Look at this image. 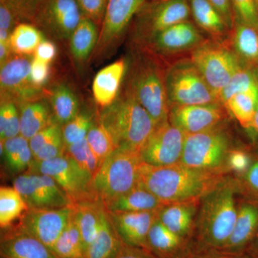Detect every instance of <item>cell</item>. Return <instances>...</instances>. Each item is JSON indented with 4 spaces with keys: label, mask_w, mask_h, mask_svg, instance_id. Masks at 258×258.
Wrapping results in <instances>:
<instances>
[{
    "label": "cell",
    "mask_w": 258,
    "mask_h": 258,
    "mask_svg": "<svg viewBox=\"0 0 258 258\" xmlns=\"http://www.w3.org/2000/svg\"><path fill=\"white\" fill-rule=\"evenodd\" d=\"M66 153H67V147L64 143L62 131L61 133L57 134L35 154L34 160L37 161L51 160L55 158L62 157Z\"/></svg>",
    "instance_id": "cell-45"
},
{
    "label": "cell",
    "mask_w": 258,
    "mask_h": 258,
    "mask_svg": "<svg viewBox=\"0 0 258 258\" xmlns=\"http://www.w3.org/2000/svg\"><path fill=\"white\" fill-rule=\"evenodd\" d=\"M208 39L196 24L186 20L163 30L141 45L132 47L142 49L169 64L178 59L189 57L191 52Z\"/></svg>",
    "instance_id": "cell-12"
},
{
    "label": "cell",
    "mask_w": 258,
    "mask_h": 258,
    "mask_svg": "<svg viewBox=\"0 0 258 258\" xmlns=\"http://www.w3.org/2000/svg\"><path fill=\"white\" fill-rule=\"evenodd\" d=\"M28 146L29 141L28 139H25L20 134L13 138L1 140V144H0L1 150L0 151H1V155L4 159L5 163L9 161Z\"/></svg>",
    "instance_id": "cell-50"
},
{
    "label": "cell",
    "mask_w": 258,
    "mask_h": 258,
    "mask_svg": "<svg viewBox=\"0 0 258 258\" xmlns=\"http://www.w3.org/2000/svg\"><path fill=\"white\" fill-rule=\"evenodd\" d=\"M147 1L108 0L98 42L91 56L93 62H101L113 55L136 15Z\"/></svg>",
    "instance_id": "cell-11"
},
{
    "label": "cell",
    "mask_w": 258,
    "mask_h": 258,
    "mask_svg": "<svg viewBox=\"0 0 258 258\" xmlns=\"http://www.w3.org/2000/svg\"><path fill=\"white\" fill-rule=\"evenodd\" d=\"M168 64L156 56L132 47L124 89L147 110L157 125L168 120L169 105L166 89Z\"/></svg>",
    "instance_id": "cell-3"
},
{
    "label": "cell",
    "mask_w": 258,
    "mask_h": 258,
    "mask_svg": "<svg viewBox=\"0 0 258 258\" xmlns=\"http://www.w3.org/2000/svg\"><path fill=\"white\" fill-rule=\"evenodd\" d=\"M83 18L76 0H42L32 24L52 38L69 41Z\"/></svg>",
    "instance_id": "cell-14"
},
{
    "label": "cell",
    "mask_w": 258,
    "mask_h": 258,
    "mask_svg": "<svg viewBox=\"0 0 258 258\" xmlns=\"http://www.w3.org/2000/svg\"><path fill=\"white\" fill-rule=\"evenodd\" d=\"M235 20L258 29V13L254 0H231Z\"/></svg>",
    "instance_id": "cell-43"
},
{
    "label": "cell",
    "mask_w": 258,
    "mask_h": 258,
    "mask_svg": "<svg viewBox=\"0 0 258 258\" xmlns=\"http://www.w3.org/2000/svg\"><path fill=\"white\" fill-rule=\"evenodd\" d=\"M166 205L155 195L141 185L104 205L108 212H159Z\"/></svg>",
    "instance_id": "cell-28"
},
{
    "label": "cell",
    "mask_w": 258,
    "mask_h": 258,
    "mask_svg": "<svg viewBox=\"0 0 258 258\" xmlns=\"http://www.w3.org/2000/svg\"><path fill=\"white\" fill-rule=\"evenodd\" d=\"M84 18L89 19L100 29L108 0H76Z\"/></svg>",
    "instance_id": "cell-44"
},
{
    "label": "cell",
    "mask_w": 258,
    "mask_h": 258,
    "mask_svg": "<svg viewBox=\"0 0 258 258\" xmlns=\"http://www.w3.org/2000/svg\"><path fill=\"white\" fill-rule=\"evenodd\" d=\"M71 206L73 215L81 235L85 254L86 249L92 243L98 235L103 203L101 200H98L75 204Z\"/></svg>",
    "instance_id": "cell-29"
},
{
    "label": "cell",
    "mask_w": 258,
    "mask_h": 258,
    "mask_svg": "<svg viewBox=\"0 0 258 258\" xmlns=\"http://www.w3.org/2000/svg\"><path fill=\"white\" fill-rule=\"evenodd\" d=\"M26 172L50 176L63 190L72 205L100 200L93 186V176L83 170L68 153L51 160H33Z\"/></svg>",
    "instance_id": "cell-9"
},
{
    "label": "cell",
    "mask_w": 258,
    "mask_h": 258,
    "mask_svg": "<svg viewBox=\"0 0 258 258\" xmlns=\"http://www.w3.org/2000/svg\"><path fill=\"white\" fill-rule=\"evenodd\" d=\"M33 160V154L29 145L5 164L10 172L21 174L22 172L28 170Z\"/></svg>",
    "instance_id": "cell-49"
},
{
    "label": "cell",
    "mask_w": 258,
    "mask_h": 258,
    "mask_svg": "<svg viewBox=\"0 0 258 258\" xmlns=\"http://www.w3.org/2000/svg\"><path fill=\"white\" fill-rule=\"evenodd\" d=\"M56 55L57 48L55 44L45 39L37 47L33 57L50 64L55 58Z\"/></svg>",
    "instance_id": "cell-54"
},
{
    "label": "cell",
    "mask_w": 258,
    "mask_h": 258,
    "mask_svg": "<svg viewBox=\"0 0 258 258\" xmlns=\"http://www.w3.org/2000/svg\"><path fill=\"white\" fill-rule=\"evenodd\" d=\"M20 23L21 22L10 7L0 2V30L12 33L15 27Z\"/></svg>",
    "instance_id": "cell-52"
},
{
    "label": "cell",
    "mask_w": 258,
    "mask_h": 258,
    "mask_svg": "<svg viewBox=\"0 0 258 258\" xmlns=\"http://www.w3.org/2000/svg\"><path fill=\"white\" fill-rule=\"evenodd\" d=\"M234 148L227 121L205 132L186 134L180 162L194 169L226 174L229 154Z\"/></svg>",
    "instance_id": "cell-5"
},
{
    "label": "cell",
    "mask_w": 258,
    "mask_h": 258,
    "mask_svg": "<svg viewBox=\"0 0 258 258\" xmlns=\"http://www.w3.org/2000/svg\"><path fill=\"white\" fill-rule=\"evenodd\" d=\"M55 258H85L82 240L74 215L52 249Z\"/></svg>",
    "instance_id": "cell-36"
},
{
    "label": "cell",
    "mask_w": 258,
    "mask_h": 258,
    "mask_svg": "<svg viewBox=\"0 0 258 258\" xmlns=\"http://www.w3.org/2000/svg\"><path fill=\"white\" fill-rule=\"evenodd\" d=\"M166 89L169 107L220 103L189 57L178 59L168 66Z\"/></svg>",
    "instance_id": "cell-7"
},
{
    "label": "cell",
    "mask_w": 258,
    "mask_h": 258,
    "mask_svg": "<svg viewBox=\"0 0 258 258\" xmlns=\"http://www.w3.org/2000/svg\"><path fill=\"white\" fill-rule=\"evenodd\" d=\"M230 114L221 103L169 107L168 119L186 134L200 133L228 121Z\"/></svg>",
    "instance_id": "cell-18"
},
{
    "label": "cell",
    "mask_w": 258,
    "mask_h": 258,
    "mask_svg": "<svg viewBox=\"0 0 258 258\" xmlns=\"http://www.w3.org/2000/svg\"><path fill=\"white\" fill-rule=\"evenodd\" d=\"M62 132V126L56 123L55 121L52 122L51 124L47 125L45 128L39 132L35 134L32 139L29 140V145L33 157H35L40 149H42L45 144L50 142L54 137H55L57 134Z\"/></svg>",
    "instance_id": "cell-47"
},
{
    "label": "cell",
    "mask_w": 258,
    "mask_h": 258,
    "mask_svg": "<svg viewBox=\"0 0 258 258\" xmlns=\"http://www.w3.org/2000/svg\"><path fill=\"white\" fill-rule=\"evenodd\" d=\"M148 244L157 258H189L195 252L192 242L171 232L158 217L149 230Z\"/></svg>",
    "instance_id": "cell-21"
},
{
    "label": "cell",
    "mask_w": 258,
    "mask_h": 258,
    "mask_svg": "<svg viewBox=\"0 0 258 258\" xmlns=\"http://www.w3.org/2000/svg\"><path fill=\"white\" fill-rule=\"evenodd\" d=\"M96 118L111 136L117 149L132 152H140L157 126L147 110L124 88Z\"/></svg>",
    "instance_id": "cell-4"
},
{
    "label": "cell",
    "mask_w": 258,
    "mask_h": 258,
    "mask_svg": "<svg viewBox=\"0 0 258 258\" xmlns=\"http://www.w3.org/2000/svg\"><path fill=\"white\" fill-rule=\"evenodd\" d=\"M194 22L200 30L216 41L225 42L230 29L221 15L208 0H188Z\"/></svg>",
    "instance_id": "cell-26"
},
{
    "label": "cell",
    "mask_w": 258,
    "mask_h": 258,
    "mask_svg": "<svg viewBox=\"0 0 258 258\" xmlns=\"http://www.w3.org/2000/svg\"><path fill=\"white\" fill-rule=\"evenodd\" d=\"M112 258H157L154 254L144 250L127 245L122 242L117 252Z\"/></svg>",
    "instance_id": "cell-55"
},
{
    "label": "cell",
    "mask_w": 258,
    "mask_h": 258,
    "mask_svg": "<svg viewBox=\"0 0 258 258\" xmlns=\"http://www.w3.org/2000/svg\"><path fill=\"white\" fill-rule=\"evenodd\" d=\"M28 206L22 195L14 186L0 188V226L8 228L20 219Z\"/></svg>",
    "instance_id": "cell-35"
},
{
    "label": "cell",
    "mask_w": 258,
    "mask_h": 258,
    "mask_svg": "<svg viewBox=\"0 0 258 258\" xmlns=\"http://www.w3.org/2000/svg\"><path fill=\"white\" fill-rule=\"evenodd\" d=\"M44 33L30 23L18 24L12 32L10 45L15 55L33 56L38 45L45 40Z\"/></svg>",
    "instance_id": "cell-34"
},
{
    "label": "cell",
    "mask_w": 258,
    "mask_h": 258,
    "mask_svg": "<svg viewBox=\"0 0 258 258\" xmlns=\"http://www.w3.org/2000/svg\"><path fill=\"white\" fill-rule=\"evenodd\" d=\"M258 86V71L242 64L220 94V103L225 106L227 101L239 93Z\"/></svg>",
    "instance_id": "cell-37"
},
{
    "label": "cell",
    "mask_w": 258,
    "mask_h": 258,
    "mask_svg": "<svg viewBox=\"0 0 258 258\" xmlns=\"http://www.w3.org/2000/svg\"><path fill=\"white\" fill-rule=\"evenodd\" d=\"M186 134L169 119L159 123L141 149L143 162L149 165L165 166L181 161Z\"/></svg>",
    "instance_id": "cell-15"
},
{
    "label": "cell",
    "mask_w": 258,
    "mask_h": 258,
    "mask_svg": "<svg viewBox=\"0 0 258 258\" xmlns=\"http://www.w3.org/2000/svg\"><path fill=\"white\" fill-rule=\"evenodd\" d=\"M237 181L225 179L202 199L193 241L195 252L225 247L237 218Z\"/></svg>",
    "instance_id": "cell-2"
},
{
    "label": "cell",
    "mask_w": 258,
    "mask_h": 258,
    "mask_svg": "<svg viewBox=\"0 0 258 258\" xmlns=\"http://www.w3.org/2000/svg\"><path fill=\"white\" fill-rule=\"evenodd\" d=\"M225 174L194 169L181 162L165 166L142 162L138 184L165 205L200 203L207 194L225 179Z\"/></svg>",
    "instance_id": "cell-1"
},
{
    "label": "cell",
    "mask_w": 258,
    "mask_h": 258,
    "mask_svg": "<svg viewBox=\"0 0 258 258\" xmlns=\"http://www.w3.org/2000/svg\"><path fill=\"white\" fill-rule=\"evenodd\" d=\"M189 58L203 75L219 101L220 93L242 64L225 42L210 38L195 49Z\"/></svg>",
    "instance_id": "cell-10"
},
{
    "label": "cell",
    "mask_w": 258,
    "mask_h": 258,
    "mask_svg": "<svg viewBox=\"0 0 258 258\" xmlns=\"http://www.w3.org/2000/svg\"><path fill=\"white\" fill-rule=\"evenodd\" d=\"M94 122V118L91 113L81 111L74 119L62 125V136L66 147L86 139Z\"/></svg>",
    "instance_id": "cell-39"
},
{
    "label": "cell",
    "mask_w": 258,
    "mask_h": 258,
    "mask_svg": "<svg viewBox=\"0 0 258 258\" xmlns=\"http://www.w3.org/2000/svg\"><path fill=\"white\" fill-rule=\"evenodd\" d=\"M128 64L126 59L121 57L102 69L95 76L93 98L101 109L111 106L118 98Z\"/></svg>",
    "instance_id": "cell-23"
},
{
    "label": "cell",
    "mask_w": 258,
    "mask_h": 258,
    "mask_svg": "<svg viewBox=\"0 0 258 258\" xmlns=\"http://www.w3.org/2000/svg\"><path fill=\"white\" fill-rule=\"evenodd\" d=\"M72 214V206L58 209H30L26 210L17 225V230L33 236L52 251Z\"/></svg>",
    "instance_id": "cell-16"
},
{
    "label": "cell",
    "mask_w": 258,
    "mask_h": 258,
    "mask_svg": "<svg viewBox=\"0 0 258 258\" xmlns=\"http://www.w3.org/2000/svg\"><path fill=\"white\" fill-rule=\"evenodd\" d=\"M198 205L197 202L169 204L158 212L157 217L171 232L193 242Z\"/></svg>",
    "instance_id": "cell-25"
},
{
    "label": "cell",
    "mask_w": 258,
    "mask_h": 258,
    "mask_svg": "<svg viewBox=\"0 0 258 258\" xmlns=\"http://www.w3.org/2000/svg\"><path fill=\"white\" fill-rule=\"evenodd\" d=\"M252 157L245 149L234 148L231 150L227 159V168L229 171H232L242 176L248 170L252 163Z\"/></svg>",
    "instance_id": "cell-46"
},
{
    "label": "cell",
    "mask_w": 258,
    "mask_h": 258,
    "mask_svg": "<svg viewBox=\"0 0 258 258\" xmlns=\"http://www.w3.org/2000/svg\"><path fill=\"white\" fill-rule=\"evenodd\" d=\"M189 258H248L244 254L228 253L221 250H208L194 252Z\"/></svg>",
    "instance_id": "cell-56"
},
{
    "label": "cell",
    "mask_w": 258,
    "mask_h": 258,
    "mask_svg": "<svg viewBox=\"0 0 258 258\" xmlns=\"http://www.w3.org/2000/svg\"><path fill=\"white\" fill-rule=\"evenodd\" d=\"M32 57L13 54L2 64L1 101H13L18 106L24 102L43 98L46 91L34 86L30 80Z\"/></svg>",
    "instance_id": "cell-13"
},
{
    "label": "cell",
    "mask_w": 258,
    "mask_h": 258,
    "mask_svg": "<svg viewBox=\"0 0 258 258\" xmlns=\"http://www.w3.org/2000/svg\"><path fill=\"white\" fill-rule=\"evenodd\" d=\"M50 76V63L32 57L30 80L34 86L44 89V86L49 81Z\"/></svg>",
    "instance_id": "cell-48"
},
{
    "label": "cell",
    "mask_w": 258,
    "mask_h": 258,
    "mask_svg": "<svg viewBox=\"0 0 258 258\" xmlns=\"http://www.w3.org/2000/svg\"><path fill=\"white\" fill-rule=\"evenodd\" d=\"M98 37L99 28L98 25L83 17L69 40L71 54L79 66H83L91 57Z\"/></svg>",
    "instance_id": "cell-30"
},
{
    "label": "cell",
    "mask_w": 258,
    "mask_h": 258,
    "mask_svg": "<svg viewBox=\"0 0 258 258\" xmlns=\"http://www.w3.org/2000/svg\"><path fill=\"white\" fill-rule=\"evenodd\" d=\"M121 243L103 204L99 230L96 239L85 251V258H112Z\"/></svg>",
    "instance_id": "cell-31"
},
{
    "label": "cell",
    "mask_w": 258,
    "mask_h": 258,
    "mask_svg": "<svg viewBox=\"0 0 258 258\" xmlns=\"http://www.w3.org/2000/svg\"><path fill=\"white\" fill-rule=\"evenodd\" d=\"M47 95L54 120L61 126L74 119L81 112L77 96L67 85H57Z\"/></svg>",
    "instance_id": "cell-32"
},
{
    "label": "cell",
    "mask_w": 258,
    "mask_h": 258,
    "mask_svg": "<svg viewBox=\"0 0 258 258\" xmlns=\"http://www.w3.org/2000/svg\"><path fill=\"white\" fill-rule=\"evenodd\" d=\"M225 43L241 63L258 71V29L235 20Z\"/></svg>",
    "instance_id": "cell-24"
},
{
    "label": "cell",
    "mask_w": 258,
    "mask_h": 258,
    "mask_svg": "<svg viewBox=\"0 0 258 258\" xmlns=\"http://www.w3.org/2000/svg\"><path fill=\"white\" fill-rule=\"evenodd\" d=\"M258 230V200L249 198L237 207V218L230 239L223 252L244 254Z\"/></svg>",
    "instance_id": "cell-20"
},
{
    "label": "cell",
    "mask_w": 258,
    "mask_h": 258,
    "mask_svg": "<svg viewBox=\"0 0 258 258\" xmlns=\"http://www.w3.org/2000/svg\"><path fill=\"white\" fill-rule=\"evenodd\" d=\"M243 178L244 188L251 198L258 200V156L253 157L251 165Z\"/></svg>",
    "instance_id": "cell-51"
},
{
    "label": "cell",
    "mask_w": 258,
    "mask_h": 258,
    "mask_svg": "<svg viewBox=\"0 0 258 258\" xmlns=\"http://www.w3.org/2000/svg\"><path fill=\"white\" fill-rule=\"evenodd\" d=\"M142 162L139 152L119 149L102 162L93 176V186L103 205L119 198L138 184Z\"/></svg>",
    "instance_id": "cell-6"
},
{
    "label": "cell",
    "mask_w": 258,
    "mask_h": 258,
    "mask_svg": "<svg viewBox=\"0 0 258 258\" xmlns=\"http://www.w3.org/2000/svg\"><path fill=\"white\" fill-rule=\"evenodd\" d=\"M20 135L30 140L35 134L55 121L50 105L46 100H34L18 105Z\"/></svg>",
    "instance_id": "cell-27"
},
{
    "label": "cell",
    "mask_w": 258,
    "mask_h": 258,
    "mask_svg": "<svg viewBox=\"0 0 258 258\" xmlns=\"http://www.w3.org/2000/svg\"><path fill=\"white\" fill-rule=\"evenodd\" d=\"M247 132H249V135L254 141H258V101L252 126Z\"/></svg>",
    "instance_id": "cell-58"
},
{
    "label": "cell",
    "mask_w": 258,
    "mask_h": 258,
    "mask_svg": "<svg viewBox=\"0 0 258 258\" xmlns=\"http://www.w3.org/2000/svg\"><path fill=\"white\" fill-rule=\"evenodd\" d=\"M20 134V112L18 106L13 101H1L0 139L13 138Z\"/></svg>",
    "instance_id": "cell-40"
},
{
    "label": "cell",
    "mask_w": 258,
    "mask_h": 258,
    "mask_svg": "<svg viewBox=\"0 0 258 258\" xmlns=\"http://www.w3.org/2000/svg\"><path fill=\"white\" fill-rule=\"evenodd\" d=\"M67 153L81 168L93 176L101 163L88 145L87 139L67 147Z\"/></svg>",
    "instance_id": "cell-41"
},
{
    "label": "cell",
    "mask_w": 258,
    "mask_h": 258,
    "mask_svg": "<svg viewBox=\"0 0 258 258\" xmlns=\"http://www.w3.org/2000/svg\"><path fill=\"white\" fill-rule=\"evenodd\" d=\"M18 16L21 23H33L42 0H0Z\"/></svg>",
    "instance_id": "cell-42"
},
{
    "label": "cell",
    "mask_w": 258,
    "mask_h": 258,
    "mask_svg": "<svg viewBox=\"0 0 258 258\" xmlns=\"http://www.w3.org/2000/svg\"><path fill=\"white\" fill-rule=\"evenodd\" d=\"M257 101L258 86L235 95L227 101L225 107L241 126L248 131L253 122Z\"/></svg>",
    "instance_id": "cell-33"
},
{
    "label": "cell",
    "mask_w": 258,
    "mask_h": 258,
    "mask_svg": "<svg viewBox=\"0 0 258 258\" xmlns=\"http://www.w3.org/2000/svg\"><path fill=\"white\" fill-rule=\"evenodd\" d=\"M254 3H255L256 8H257V11L258 13V0H254Z\"/></svg>",
    "instance_id": "cell-59"
},
{
    "label": "cell",
    "mask_w": 258,
    "mask_h": 258,
    "mask_svg": "<svg viewBox=\"0 0 258 258\" xmlns=\"http://www.w3.org/2000/svg\"><path fill=\"white\" fill-rule=\"evenodd\" d=\"M86 139L91 150L101 164L117 149L111 136L97 118L88 132Z\"/></svg>",
    "instance_id": "cell-38"
},
{
    "label": "cell",
    "mask_w": 258,
    "mask_h": 258,
    "mask_svg": "<svg viewBox=\"0 0 258 258\" xmlns=\"http://www.w3.org/2000/svg\"><path fill=\"white\" fill-rule=\"evenodd\" d=\"M107 213L123 243L150 252L148 235L153 222L157 219L158 212L107 211Z\"/></svg>",
    "instance_id": "cell-19"
},
{
    "label": "cell",
    "mask_w": 258,
    "mask_h": 258,
    "mask_svg": "<svg viewBox=\"0 0 258 258\" xmlns=\"http://www.w3.org/2000/svg\"><path fill=\"white\" fill-rule=\"evenodd\" d=\"M28 209H58L72 205L55 180L45 174L25 172L13 181Z\"/></svg>",
    "instance_id": "cell-17"
},
{
    "label": "cell",
    "mask_w": 258,
    "mask_h": 258,
    "mask_svg": "<svg viewBox=\"0 0 258 258\" xmlns=\"http://www.w3.org/2000/svg\"><path fill=\"white\" fill-rule=\"evenodd\" d=\"M1 258H3V257H1Z\"/></svg>",
    "instance_id": "cell-60"
},
{
    "label": "cell",
    "mask_w": 258,
    "mask_h": 258,
    "mask_svg": "<svg viewBox=\"0 0 258 258\" xmlns=\"http://www.w3.org/2000/svg\"><path fill=\"white\" fill-rule=\"evenodd\" d=\"M191 16L188 0H147L129 28L132 45H141Z\"/></svg>",
    "instance_id": "cell-8"
},
{
    "label": "cell",
    "mask_w": 258,
    "mask_h": 258,
    "mask_svg": "<svg viewBox=\"0 0 258 258\" xmlns=\"http://www.w3.org/2000/svg\"><path fill=\"white\" fill-rule=\"evenodd\" d=\"M244 254L248 258H258V230Z\"/></svg>",
    "instance_id": "cell-57"
},
{
    "label": "cell",
    "mask_w": 258,
    "mask_h": 258,
    "mask_svg": "<svg viewBox=\"0 0 258 258\" xmlns=\"http://www.w3.org/2000/svg\"><path fill=\"white\" fill-rule=\"evenodd\" d=\"M0 254L3 258H55L42 242L13 226L2 230Z\"/></svg>",
    "instance_id": "cell-22"
},
{
    "label": "cell",
    "mask_w": 258,
    "mask_h": 258,
    "mask_svg": "<svg viewBox=\"0 0 258 258\" xmlns=\"http://www.w3.org/2000/svg\"><path fill=\"white\" fill-rule=\"evenodd\" d=\"M219 12L230 30L235 22V13L231 0H208Z\"/></svg>",
    "instance_id": "cell-53"
}]
</instances>
